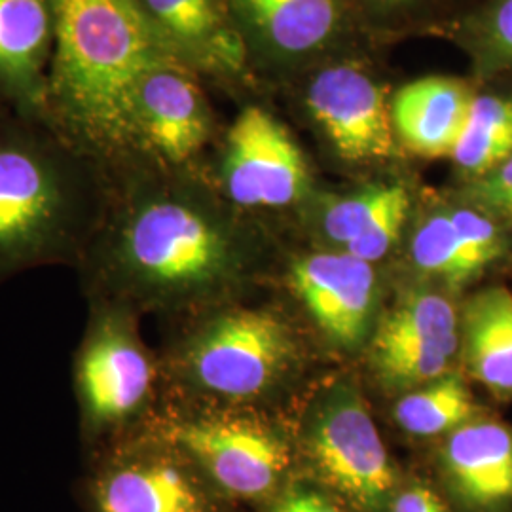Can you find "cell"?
<instances>
[{
	"mask_svg": "<svg viewBox=\"0 0 512 512\" xmlns=\"http://www.w3.org/2000/svg\"><path fill=\"white\" fill-rule=\"evenodd\" d=\"M459 351L469 376L497 399H512V293L490 287L467 300Z\"/></svg>",
	"mask_w": 512,
	"mask_h": 512,
	"instance_id": "obj_18",
	"label": "cell"
},
{
	"mask_svg": "<svg viewBox=\"0 0 512 512\" xmlns=\"http://www.w3.org/2000/svg\"><path fill=\"white\" fill-rule=\"evenodd\" d=\"M475 93L458 78L429 76L410 82L391 103L393 129L406 147L421 156H452Z\"/></svg>",
	"mask_w": 512,
	"mask_h": 512,
	"instance_id": "obj_17",
	"label": "cell"
},
{
	"mask_svg": "<svg viewBox=\"0 0 512 512\" xmlns=\"http://www.w3.org/2000/svg\"><path fill=\"white\" fill-rule=\"evenodd\" d=\"M410 198L401 184L374 186L332 203L323 232L344 253L376 262L389 253L403 230Z\"/></svg>",
	"mask_w": 512,
	"mask_h": 512,
	"instance_id": "obj_19",
	"label": "cell"
},
{
	"mask_svg": "<svg viewBox=\"0 0 512 512\" xmlns=\"http://www.w3.org/2000/svg\"><path fill=\"white\" fill-rule=\"evenodd\" d=\"M253 31L281 54H310L340 23L338 0H236Z\"/></svg>",
	"mask_w": 512,
	"mask_h": 512,
	"instance_id": "obj_20",
	"label": "cell"
},
{
	"mask_svg": "<svg viewBox=\"0 0 512 512\" xmlns=\"http://www.w3.org/2000/svg\"><path fill=\"white\" fill-rule=\"evenodd\" d=\"M465 198L512 226V156L492 173L471 181L465 188Z\"/></svg>",
	"mask_w": 512,
	"mask_h": 512,
	"instance_id": "obj_26",
	"label": "cell"
},
{
	"mask_svg": "<svg viewBox=\"0 0 512 512\" xmlns=\"http://www.w3.org/2000/svg\"><path fill=\"white\" fill-rule=\"evenodd\" d=\"M471 48L490 73H512V0H492L467 25Z\"/></svg>",
	"mask_w": 512,
	"mask_h": 512,
	"instance_id": "obj_25",
	"label": "cell"
},
{
	"mask_svg": "<svg viewBox=\"0 0 512 512\" xmlns=\"http://www.w3.org/2000/svg\"><path fill=\"white\" fill-rule=\"evenodd\" d=\"M148 21L181 63L215 73H238L245 59L243 38L220 0H139Z\"/></svg>",
	"mask_w": 512,
	"mask_h": 512,
	"instance_id": "obj_16",
	"label": "cell"
},
{
	"mask_svg": "<svg viewBox=\"0 0 512 512\" xmlns=\"http://www.w3.org/2000/svg\"><path fill=\"white\" fill-rule=\"evenodd\" d=\"M387 512H448L439 495L423 486H412L395 492Z\"/></svg>",
	"mask_w": 512,
	"mask_h": 512,
	"instance_id": "obj_28",
	"label": "cell"
},
{
	"mask_svg": "<svg viewBox=\"0 0 512 512\" xmlns=\"http://www.w3.org/2000/svg\"><path fill=\"white\" fill-rule=\"evenodd\" d=\"M86 512H226L228 499L183 450L148 427L86 456Z\"/></svg>",
	"mask_w": 512,
	"mask_h": 512,
	"instance_id": "obj_7",
	"label": "cell"
},
{
	"mask_svg": "<svg viewBox=\"0 0 512 512\" xmlns=\"http://www.w3.org/2000/svg\"><path fill=\"white\" fill-rule=\"evenodd\" d=\"M442 471L469 512L512 511V427L473 418L448 435Z\"/></svg>",
	"mask_w": 512,
	"mask_h": 512,
	"instance_id": "obj_14",
	"label": "cell"
},
{
	"mask_svg": "<svg viewBox=\"0 0 512 512\" xmlns=\"http://www.w3.org/2000/svg\"><path fill=\"white\" fill-rule=\"evenodd\" d=\"M220 183L238 207H283L302 196L308 169L285 128L266 110L247 107L226 135Z\"/></svg>",
	"mask_w": 512,
	"mask_h": 512,
	"instance_id": "obj_9",
	"label": "cell"
},
{
	"mask_svg": "<svg viewBox=\"0 0 512 512\" xmlns=\"http://www.w3.org/2000/svg\"><path fill=\"white\" fill-rule=\"evenodd\" d=\"M270 512H349L332 497L306 486H291L275 495Z\"/></svg>",
	"mask_w": 512,
	"mask_h": 512,
	"instance_id": "obj_27",
	"label": "cell"
},
{
	"mask_svg": "<svg viewBox=\"0 0 512 512\" xmlns=\"http://www.w3.org/2000/svg\"><path fill=\"white\" fill-rule=\"evenodd\" d=\"M86 304V325L73 355V393L78 439L90 456L156 421L165 403V374L141 338V313L107 298Z\"/></svg>",
	"mask_w": 512,
	"mask_h": 512,
	"instance_id": "obj_4",
	"label": "cell"
},
{
	"mask_svg": "<svg viewBox=\"0 0 512 512\" xmlns=\"http://www.w3.org/2000/svg\"><path fill=\"white\" fill-rule=\"evenodd\" d=\"M109 194V173L54 129L0 118V287L38 268H76Z\"/></svg>",
	"mask_w": 512,
	"mask_h": 512,
	"instance_id": "obj_3",
	"label": "cell"
},
{
	"mask_svg": "<svg viewBox=\"0 0 512 512\" xmlns=\"http://www.w3.org/2000/svg\"><path fill=\"white\" fill-rule=\"evenodd\" d=\"M54 54L50 0H0V92L44 124Z\"/></svg>",
	"mask_w": 512,
	"mask_h": 512,
	"instance_id": "obj_15",
	"label": "cell"
},
{
	"mask_svg": "<svg viewBox=\"0 0 512 512\" xmlns=\"http://www.w3.org/2000/svg\"><path fill=\"white\" fill-rule=\"evenodd\" d=\"M135 122L137 167H184L211 135V112L202 90L179 61L147 74L137 93Z\"/></svg>",
	"mask_w": 512,
	"mask_h": 512,
	"instance_id": "obj_10",
	"label": "cell"
},
{
	"mask_svg": "<svg viewBox=\"0 0 512 512\" xmlns=\"http://www.w3.org/2000/svg\"><path fill=\"white\" fill-rule=\"evenodd\" d=\"M459 325L461 317L446 296L410 294L385 317L374 348L412 342L459 346Z\"/></svg>",
	"mask_w": 512,
	"mask_h": 512,
	"instance_id": "obj_23",
	"label": "cell"
},
{
	"mask_svg": "<svg viewBox=\"0 0 512 512\" xmlns=\"http://www.w3.org/2000/svg\"><path fill=\"white\" fill-rule=\"evenodd\" d=\"M74 270L86 300L194 313L234 298L251 247L209 194L137 167L110 175L107 209Z\"/></svg>",
	"mask_w": 512,
	"mask_h": 512,
	"instance_id": "obj_1",
	"label": "cell"
},
{
	"mask_svg": "<svg viewBox=\"0 0 512 512\" xmlns=\"http://www.w3.org/2000/svg\"><path fill=\"white\" fill-rule=\"evenodd\" d=\"M308 107L344 158L361 162L393 154L391 107L363 71L348 65L321 71L308 90Z\"/></svg>",
	"mask_w": 512,
	"mask_h": 512,
	"instance_id": "obj_11",
	"label": "cell"
},
{
	"mask_svg": "<svg viewBox=\"0 0 512 512\" xmlns=\"http://www.w3.org/2000/svg\"><path fill=\"white\" fill-rule=\"evenodd\" d=\"M509 224L467 200L423 220L412 239L414 264L450 285L475 279L509 253Z\"/></svg>",
	"mask_w": 512,
	"mask_h": 512,
	"instance_id": "obj_13",
	"label": "cell"
},
{
	"mask_svg": "<svg viewBox=\"0 0 512 512\" xmlns=\"http://www.w3.org/2000/svg\"><path fill=\"white\" fill-rule=\"evenodd\" d=\"M512 156V93H475L452 160L476 181Z\"/></svg>",
	"mask_w": 512,
	"mask_h": 512,
	"instance_id": "obj_21",
	"label": "cell"
},
{
	"mask_svg": "<svg viewBox=\"0 0 512 512\" xmlns=\"http://www.w3.org/2000/svg\"><path fill=\"white\" fill-rule=\"evenodd\" d=\"M395 418L406 433L416 437L450 435L476 418L475 399L465 380L450 372L403 397L395 406Z\"/></svg>",
	"mask_w": 512,
	"mask_h": 512,
	"instance_id": "obj_22",
	"label": "cell"
},
{
	"mask_svg": "<svg viewBox=\"0 0 512 512\" xmlns=\"http://www.w3.org/2000/svg\"><path fill=\"white\" fill-rule=\"evenodd\" d=\"M304 444L313 473L332 494L357 511H387L397 492L395 467L351 385H334L315 403Z\"/></svg>",
	"mask_w": 512,
	"mask_h": 512,
	"instance_id": "obj_8",
	"label": "cell"
},
{
	"mask_svg": "<svg viewBox=\"0 0 512 512\" xmlns=\"http://www.w3.org/2000/svg\"><path fill=\"white\" fill-rule=\"evenodd\" d=\"M50 6L54 54L44 124L109 175L137 167V93L147 74L179 59L139 0Z\"/></svg>",
	"mask_w": 512,
	"mask_h": 512,
	"instance_id": "obj_2",
	"label": "cell"
},
{
	"mask_svg": "<svg viewBox=\"0 0 512 512\" xmlns=\"http://www.w3.org/2000/svg\"><path fill=\"white\" fill-rule=\"evenodd\" d=\"M296 294L332 342L353 348L365 338L376 304L372 264L344 251L315 253L294 262Z\"/></svg>",
	"mask_w": 512,
	"mask_h": 512,
	"instance_id": "obj_12",
	"label": "cell"
},
{
	"mask_svg": "<svg viewBox=\"0 0 512 512\" xmlns=\"http://www.w3.org/2000/svg\"><path fill=\"white\" fill-rule=\"evenodd\" d=\"M188 315L190 327L162 361L171 397L241 406L268 393L293 365V334L270 311L230 300Z\"/></svg>",
	"mask_w": 512,
	"mask_h": 512,
	"instance_id": "obj_5",
	"label": "cell"
},
{
	"mask_svg": "<svg viewBox=\"0 0 512 512\" xmlns=\"http://www.w3.org/2000/svg\"><path fill=\"white\" fill-rule=\"evenodd\" d=\"M150 427L175 442L228 501L272 499L291 465L285 440L239 406L169 395Z\"/></svg>",
	"mask_w": 512,
	"mask_h": 512,
	"instance_id": "obj_6",
	"label": "cell"
},
{
	"mask_svg": "<svg viewBox=\"0 0 512 512\" xmlns=\"http://www.w3.org/2000/svg\"><path fill=\"white\" fill-rule=\"evenodd\" d=\"M385 2H401V0H385Z\"/></svg>",
	"mask_w": 512,
	"mask_h": 512,
	"instance_id": "obj_29",
	"label": "cell"
},
{
	"mask_svg": "<svg viewBox=\"0 0 512 512\" xmlns=\"http://www.w3.org/2000/svg\"><path fill=\"white\" fill-rule=\"evenodd\" d=\"M459 346L395 344L374 348V361L385 378L395 384H429L450 374Z\"/></svg>",
	"mask_w": 512,
	"mask_h": 512,
	"instance_id": "obj_24",
	"label": "cell"
}]
</instances>
